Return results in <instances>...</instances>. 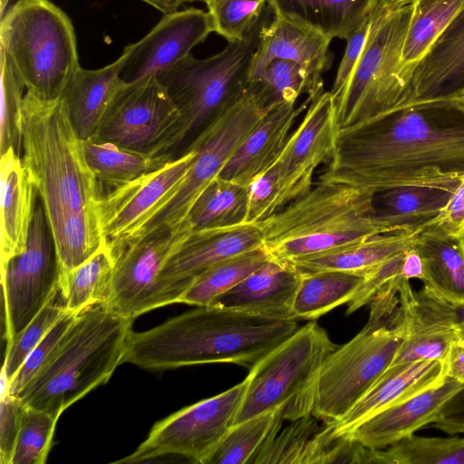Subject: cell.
<instances>
[{
	"instance_id": "6da1fadb",
	"label": "cell",
	"mask_w": 464,
	"mask_h": 464,
	"mask_svg": "<svg viewBox=\"0 0 464 464\" xmlns=\"http://www.w3.org/2000/svg\"><path fill=\"white\" fill-rule=\"evenodd\" d=\"M464 176V115L434 102L339 130L319 180L379 193L404 186L454 191Z\"/></svg>"
},
{
	"instance_id": "7a4b0ae2",
	"label": "cell",
	"mask_w": 464,
	"mask_h": 464,
	"mask_svg": "<svg viewBox=\"0 0 464 464\" xmlns=\"http://www.w3.org/2000/svg\"><path fill=\"white\" fill-rule=\"evenodd\" d=\"M21 158L43 201L62 271H69L102 244V192L61 98L44 101L25 92Z\"/></svg>"
},
{
	"instance_id": "3957f363",
	"label": "cell",
	"mask_w": 464,
	"mask_h": 464,
	"mask_svg": "<svg viewBox=\"0 0 464 464\" xmlns=\"http://www.w3.org/2000/svg\"><path fill=\"white\" fill-rule=\"evenodd\" d=\"M297 329L295 319L198 306L149 330L131 331L122 363L150 371L208 363L251 368Z\"/></svg>"
},
{
	"instance_id": "277c9868",
	"label": "cell",
	"mask_w": 464,
	"mask_h": 464,
	"mask_svg": "<svg viewBox=\"0 0 464 464\" xmlns=\"http://www.w3.org/2000/svg\"><path fill=\"white\" fill-rule=\"evenodd\" d=\"M374 196L368 189L319 180L257 224L264 247L271 258L291 264L398 231L375 214Z\"/></svg>"
},
{
	"instance_id": "5b68a950",
	"label": "cell",
	"mask_w": 464,
	"mask_h": 464,
	"mask_svg": "<svg viewBox=\"0 0 464 464\" xmlns=\"http://www.w3.org/2000/svg\"><path fill=\"white\" fill-rule=\"evenodd\" d=\"M132 323L105 303L84 308L56 353L15 397L59 419L72 404L106 383L122 363Z\"/></svg>"
},
{
	"instance_id": "8992f818",
	"label": "cell",
	"mask_w": 464,
	"mask_h": 464,
	"mask_svg": "<svg viewBox=\"0 0 464 464\" xmlns=\"http://www.w3.org/2000/svg\"><path fill=\"white\" fill-rule=\"evenodd\" d=\"M404 334L398 293L385 289L371 302L364 327L326 357L287 420L311 413L327 426L340 421L389 368Z\"/></svg>"
},
{
	"instance_id": "52a82bcc",
	"label": "cell",
	"mask_w": 464,
	"mask_h": 464,
	"mask_svg": "<svg viewBox=\"0 0 464 464\" xmlns=\"http://www.w3.org/2000/svg\"><path fill=\"white\" fill-rule=\"evenodd\" d=\"M415 0H375L362 54L347 82L332 94L339 130L362 125L402 109L411 82L402 50Z\"/></svg>"
},
{
	"instance_id": "ba28073f",
	"label": "cell",
	"mask_w": 464,
	"mask_h": 464,
	"mask_svg": "<svg viewBox=\"0 0 464 464\" xmlns=\"http://www.w3.org/2000/svg\"><path fill=\"white\" fill-rule=\"evenodd\" d=\"M68 15L49 0H18L1 21V53L26 92L60 99L81 67Z\"/></svg>"
},
{
	"instance_id": "9c48e42d",
	"label": "cell",
	"mask_w": 464,
	"mask_h": 464,
	"mask_svg": "<svg viewBox=\"0 0 464 464\" xmlns=\"http://www.w3.org/2000/svg\"><path fill=\"white\" fill-rule=\"evenodd\" d=\"M270 11L268 6L263 19L245 39L228 43L224 50L205 59L190 53L157 75L180 113L168 148L169 157L188 141V146L222 107L246 87L260 32L269 21Z\"/></svg>"
},
{
	"instance_id": "30bf717a",
	"label": "cell",
	"mask_w": 464,
	"mask_h": 464,
	"mask_svg": "<svg viewBox=\"0 0 464 464\" xmlns=\"http://www.w3.org/2000/svg\"><path fill=\"white\" fill-rule=\"evenodd\" d=\"M336 347L316 322L298 328L250 368L234 425L277 409L288 419Z\"/></svg>"
},
{
	"instance_id": "8fae6325",
	"label": "cell",
	"mask_w": 464,
	"mask_h": 464,
	"mask_svg": "<svg viewBox=\"0 0 464 464\" xmlns=\"http://www.w3.org/2000/svg\"><path fill=\"white\" fill-rule=\"evenodd\" d=\"M268 109L246 85L236 93L186 148L194 149L196 157L178 190L136 237L184 222L198 195L219 176Z\"/></svg>"
},
{
	"instance_id": "7c38bea8",
	"label": "cell",
	"mask_w": 464,
	"mask_h": 464,
	"mask_svg": "<svg viewBox=\"0 0 464 464\" xmlns=\"http://www.w3.org/2000/svg\"><path fill=\"white\" fill-rule=\"evenodd\" d=\"M247 382L185 407L157 421L147 439L115 463L134 464L181 457L204 464L233 427Z\"/></svg>"
},
{
	"instance_id": "4fadbf2b",
	"label": "cell",
	"mask_w": 464,
	"mask_h": 464,
	"mask_svg": "<svg viewBox=\"0 0 464 464\" xmlns=\"http://www.w3.org/2000/svg\"><path fill=\"white\" fill-rule=\"evenodd\" d=\"M61 273L51 227L36 192L26 247L1 264L6 343L48 303L59 286Z\"/></svg>"
},
{
	"instance_id": "5bb4252c",
	"label": "cell",
	"mask_w": 464,
	"mask_h": 464,
	"mask_svg": "<svg viewBox=\"0 0 464 464\" xmlns=\"http://www.w3.org/2000/svg\"><path fill=\"white\" fill-rule=\"evenodd\" d=\"M179 118L167 89L153 75L124 82L92 138L153 156L169 157L168 148Z\"/></svg>"
},
{
	"instance_id": "9a60e30c",
	"label": "cell",
	"mask_w": 464,
	"mask_h": 464,
	"mask_svg": "<svg viewBox=\"0 0 464 464\" xmlns=\"http://www.w3.org/2000/svg\"><path fill=\"white\" fill-rule=\"evenodd\" d=\"M196 150L186 149L161 166L101 194L97 217L112 255L136 237L178 190Z\"/></svg>"
},
{
	"instance_id": "2e32d148",
	"label": "cell",
	"mask_w": 464,
	"mask_h": 464,
	"mask_svg": "<svg viewBox=\"0 0 464 464\" xmlns=\"http://www.w3.org/2000/svg\"><path fill=\"white\" fill-rule=\"evenodd\" d=\"M193 230L187 218L176 227L150 230L116 252L108 307L134 320L163 306L159 290L160 275Z\"/></svg>"
},
{
	"instance_id": "e0dca14e",
	"label": "cell",
	"mask_w": 464,
	"mask_h": 464,
	"mask_svg": "<svg viewBox=\"0 0 464 464\" xmlns=\"http://www.w3.org/2000/svg\"><path fill=\"white\" fill-rule=\"evenodd\" d=\"M338 130L334 98L323 92L310 102L273 165L278 182L276 212L311 190L315 169L332 159Z\"/></svg>"
},
{
	"instance_id": "ac0fdd59",
	"label": "cell",
	"mask_w": 464,
	"mask_h": 464,
	"mask_svg": "<svg viewBox=\"0 0 464 464\" xmlns=\"http://www.w3.org/2000/svg\"><path fill=\"white\" fill-rule=\"evenodd\" d=\"M262 246L263 237L257 224L194 229L160 275L162 305L178 304L195 279L218 263Z\"/></svg>"
},
{
	"instance_id": "d6986e66",
	"label": "cell",
	"mask_w": 464,
	"mask_h": 464,
	"mask_svg": "<svg viewBox=\"0 0 464 464\" xmlns=\"http://www.w3.org/2000/svg\"><path fill=\"white\" fill-rule=\"evenodd\" d=\"M213 32L208 12L188 8L166 14L139 42L125 47L128 54L121 72L125 83L157 76L190 54Z\"/></svg>"
},
{
	"instance_id": "ffe728a7",
	"label": "cell",
	"mask_w": 464,
	"mask_h": 464,
	"mask_svg": "<svg viewBox=\"0 0 464 464\" xmlns=\"http://www.w3.org/2000/svg\"><path fill=\"white\" fill-rule=\"evenodd\" d=\"M397 292L405 334L389 367L420 360L445 362L459 327L456 307L423 289L413 291L410 280L402 277Z\"/></svg>"
},
{
	"instance_id": "44dd1931",
	"label": "cell",
	"mask_w": 464,
	"mask_h": 464,
	"mask_svg": "<svg viewBox=\"0 0 464 464\" xmlns=\"http://www.w3.org/2000/svg\"><path fill=\"white\" fill-rule=\"evenodd\" d=\"M332 39L313 28L274 15L263 26L249 68L247 82L273 60H286L304 68L315 92L323 91V74L330 66Z\"/></svg>"
},
{
	"instance_id": "7402d4cb",
	"label": "cell",
	"mask_w": 464,
	"mask_h": 464,
	"mask_svg": "<svg viewBox=\"0 0 464 464\" xmlns=\"http://www.w3.org/2000/svg\"><path fill=\"white\" fill-rule=\"evenodd\" d=\"M463 386L446 376L441 382L381 411L342 436L370 449L391 446L433 423L444 404Z\"/></svg>"
},
{
	"instance_id": "603a6c76",
	"label": "cell",
	"mask_w": 464,
	"mask_h": 464,
	"mask_svg": "<svg viewBox=\"0 0 464 464\" xmlns=\"http://www.w3.org/2000/svg\"><path fill=\"white\" fill-rule=\"evenodd\" d=\"M464 91V7L413 70L403 107L445 102Z\"/></svg>"
},
{
	"instance_id": "cb8c5ba5",
	"label": "cell",
	"mask_w": 464,
	"mask_h": 464,
	"mask_svg": "<svg viewBox=\"0 0 464 464\" xmlns=\"http://www.w3.org/2000/svg\"><path fill=\"white\" fill-rule=\"evenodd\" d=\"M307 98L299 107L284 102L270 107L227 163L219 177L246 187L270 169L281 155L290 130L310 104Z\"/></svg>"
},
{
	"instance_id": "d4e9b609",
	"label": "cell",
	"mask_w": 464,
	"mask_h": 464,
	"mask_svg": "<svg viewBox=\"0 0 464 464\" xmlns=\"http://www.w3.org/2000/svg\"><path fill=\"white\" fill-rule=\"evenodd\" d=\"M445 377V362L439 360L389 367L343 419L325 426L335 437L344 435L381 411L422 392Z\"/></svg>"
},
{
	"instance_id": "484cf974",
	"label": "cell",
	"mask_w": 464,
	"mask_h": 464,
	"mask_svg": "<svg viewBox=\"0 0 464 464\" xmlns=\"http://www.w3.org/2000/svg\"><path fill=\"white\" fill-rule=\"evenodd\" d=\"M300 280L301 274L295 267L271 258L211 304L271 318L295 319L292 308Z\"/></svg>"
},
{
	"instance_id": "4316f807",
	"label": "cell",
	"mask_w": 464,
	"mask_h": 464,
	"mask_svg": "<svg viewBox=\"0 0 464 464\" xmlns=\"http://www.w3.org/2000/svg\"><path fill=\"white\" fill-rule=\"evenodd\" d=\"M127 54L124 48L115 62L100 69L80 67L61 97L72 127L82 141L95 135L115 94L124 84L121 72Z\"/></svg>"
},
{
	"instance_id": "83f0119b",
	"label": "cell",
	"mask_w": 464,
	"mask_h": 464,
	"mask_svg": "<svg viewBox=\"0 0 464 464\" xmlns=\"http://www.w3.org/2000/svg\"><path fill=\"white\" fill-rule=\"evenodd\" d=\"M0 264L26 247L36 190L14 149L0 154Z\"/></svg>"
},
{
	"instance_id": "f1b7e54d",
	"label": "cell",
	"mask_w": 464,
	"mask_h": 464,
	"mask_svg": "<svg viewBox=\"0 0 464 464\" xmlns=\"http://www.w3.org/2000/svg\"><path fill=\"white\" fill-rule=\"evenodd\" d=\"M414 246L424 264L423 290L454 307H464V243L423 227Z\"/></svg>"
},
{
	"instance_id": "f546056e",
	"label": "cell",
	"mask_w": 464,
	"mask_h": 464,
	"mask_svg": "<svg viewBox=\"0 0 464 464\" xmlns=\"http://www.w3.org/2000/svg\"><path fill=\"white\" fill-rule=\"evenodd\" d=\"M375 0H268L274 14L333 38L347 40L368 18Z\"/></svg>"
},
{
	"instance_id": "4dcf8cb0",
	"label": "cell",
	"mask_w": 464,
	"mask_h": 464,
	"mask_svg": "<svg viewBox=\"0 0 464 464\" xmlns=\"http://www.w3.org/2000/svg\"><path fill=\"white\" fill-rule=\"evenodd\" d=\"M422 228L377 235L349 246L297 260L289 265L301 274L339 270L364 275L412 247Z\"/></svg>"
},
{
	"instance_id": "1f68e13d",
	"label": "cell",
	"mask_w": 464,
	"mask_h": 464,
	"mask_svg": "<svg viewBox=\"0 0 464 464\" xmlns=\"http://www.w3.org/2000/svg\"><path fill=\"white\" fill-rule=\"evenodd\" d=\"M453 192L420 186L388 189L375 194V214L399 231L416 230L440 213Z\"/></svg>"
},
{
	"instance_id": "d6a6232c",
	"label": "cell",
	"mask_w": 464,
	"mask_h": 464,
	"mask_svg": "<svg viewBox=\"0 0 464 464\" xmlns=\"http://www.w3.org/2000/svg\"><path fill=\"white\" fill-rule=\"evenodd\" d=\"M316 417L307 414L279 431L278 423L250 463H321L327 432Z\"/></svg>"
},
{
	"instance_id": "836d02e7",
	"label": "cell",
	"mask_w": 464,
	"mask_h": 464,
	"mask_svg": "<svg viewBox=\"0 0 464 464\" xmlns=\"http://www.w3.org/2000/svg\"><path fill=\"white\" fill-rule=\"evenodd\" d=\"M363 279L364 275L339 270L301 274L292 308L295 319H316L347 304Z\"/></svg>"
},
{
	"instance_id": "e575fe53",
	"label": "cell",
	"mask_w": 464,
	"mask_h": 464,
	"mask_svg": "<svg viewBox=\"0 0 464 464\" xmlns=\"http://www.w3.org/2000/svg\"><path fill=\"white\" fill-rule=\"evenodd\" d=\"M115 259L102 241L99 249L76 267L61 273L60 286L66 299V311L77 314L98 303H107Z\"/></svg>"
},
{
	"instance_id": "d590c367",
	"label": "cell",
	"mask_w": 464,
	"mask_h": 464,
	"mask_svg": "<svg viewBox=\"0 0 464 464\" xmlns=\"http://www.w3.org/2000/svg\"><path fill=\"white\" fill-rule=\"evenodd\" d=\"M463 7L464 0H415L401 58L411 83L416 65Z\"/></svg>"
},
{
	"instance_id": "8d00e7d4",
	"label": "cell",
	"mask_w": 464,
	"mask_h": 464,
	"mask_svg": "<svg viewBox=\"0 0 464 464\" xmlns=\"http://www.w3.org/2000/svg\"><path fill=\"white\" fill-rule=\"evenodd\" d=\"M87 163L100 183L112 188L157 169L172 159L131 150L94 138L82 141Z\"/></svg>"
},
{
	"instance_id": "74e56055",
	"label": "cell",
	"mask_w": 464,
	"mask_h": 464,
	"mask_svg": "<svg viewBox=\"0 0 464 464\" xmlns=\"http://www.w3.org/2000/svg\"><path fill=\"white\" fill-rule=\"evenodd\" d=\"M246 187L217 177L192 205L188 219L195 230L220 228L246 223Z\"/></svg>"
},
{
	"instance_id": "f35d334b",
	"label": "cell",
	"mask_w": 464,
	"mask_h": 464,
	"mask_svg": "<svg viewBox=\"0 0 464 464\" xmlns=\"http://www.w3.org/2000/svg\"><path fill=\"white\" fill-rule=\"evenodd\" d=\"M363 463L464 464V437L412 434L383 449L366 448Z\"/></svg>"
},
{
	"instance_id": "ab89813d",
	"label": "cell",
	"mask_w": 464,
	"mask_h": 464,
	"mask_svg": "<svg viewBox=\"0 0 464 464\" xmlns=\"http://www.w3.org/2000/svg\"><path fill=\"white\" fill-rule=\"evenodd\" d=\"M270 259L264 246L225 259L196 278L178 303L210 305Z\"/></svg>"
},
{
	"instance_id": "60d3db41",
	"label": "cell",
	"mask_w": 464,
	"mask_h": 464,
	"mask_svg": "<svg viewBox=\"0 0 464 464\" xmlns=\"http://www.w3.org/2000/svg\"><path fill=\"white\" fill-rule=\"evenodd\" d=\"M283 420V409H277L234 425L204 464L250 463L273 429Z\"/></svg>"
},
{
	"instance_id": "b9f144b4",
	"label": "cell",
	"mask_w": 464,
	"mask_h": 464,
	"mask_svg": "<svg viewBox=\"0 0 464 464\" xmlns=\"http://www.w3.org/2000/svg\"><path fill=\"white\" fill-rule=\"evenodd\" d=\"M246 86L267 108L296 102L302 93H306L310 101L318 96L307 72L286 60H273Z\"/></svg>"
},
{
	"instance_id": "7bdbcfd3",
	"label": "cell",
	"mask_w": 464,
	"mask_h": 464,
	"mask_svg": "<svg viewBox=\"0 0 464 464\" xmlns=\"http://www.w3.org/2000/svg\"><path fill=\"white\" fill-rule=\"evenodd\" d=\"M66 312L65 295L59 284L44 307L13 341L6 343L2 369L9 382L30 353Z\"/></svg>"
},
{
	"instance_id": "ee69618b",
	"label": "cell",
	"mask_w": 464,
	"mask_h": 464,
	"mask_svg": "<svg viewBox=\"0 0 464 464\" xmlns=\"http://www.w3.org/2000/svg\"><path fill=\"white\" fill-rule=\"evenodd\" d=\"M213 32L228 43L245 39L260 23L268 0H206Z\"/></svg>"
},
{
	"instance_id": "f6af8a7d",
	"label": "cell",
	"mask_w": 464,
	"mask_h": 464,
	"mask_svg": "<svg viewBox=\"0 0 464 464\" xmlns=\"http://www.w3.org/2000/svg\"><path fill=\"white\" fill-rule=\"evenodd\" d=\"M59 419L26 406L11 464H44Z\"/></svg>"
},
{
	"instance_id": "bcb514c9",
	"label": "cell",
	"mask_w": 464,
	"mask_h": 464,
	"mask_svg": "<svg viewBox=\"0 0 464 464\" xmlns=\"http://www.w3.org/2000/svg\"><path fill=\"white\" fill-rule=\"evenodd\" d=\"M24 88L7 61L2 56L0 154L12 148L21 156Z\"/></svg>"
},
{
	"instance_id": "7dc6e473",
	"label": "cell",
	"mask_w": 464,
	"mask_h": 464,
	"mask_svg": "<svg viewBox=\"0 0 464 464\" xmlns=\"http://www.w3.org/2000/svg\"><path fill=\"white\" fill-rule=\"evenodd\" d=\"M77 314L66 312L55 323L10 381L8 394L17 396L20 391L56 353Z\"/></svg>"
},
{
	"instance_id": "c3c4849f",
	"label": "cell",
	"mask_w": 464,
	"mask_h": 464,
	"mask_svg": "<svg viewBox=\"0 0 464 464\" xmlns=\"http://www.w3.org/2000/svg\"><path fill=\"white\" fill-rule=\"evenodd\" d=\"M246 223L258 224L276 212L277 172L274 166L256 177L247 186Z\"/></svg>"
},
{
	"instance_id": "681fc988",
	"label": "cell",
	"mask_w": 464,
	"mask_h": 464,
	"mask_svg": "<svg viewBox=\"0 0 464 464\" xmlns=\"http://www.w3.org/2000/svg\"><path fill=\"white\" fill-rule=\"evenodd\" d=\"M405 252L386 260L364 274L362 283L347 303V314L371 304L382 291L392 285L401 274Z\"/></svg>"
},
{
	"instance_id": "f907efd6",
	"label": "cell",
	"mask_w": 464,
	"mask_h": 464,
	"mask_svg": "<svg viewBox=\"0 0 464 464\" xmlns=\"http://www.w3.org/2000/svg\"><path fill=\"white\" fill-rule=\"evenodd\" d=\"M0 462L11 464L26 405L15 396H0Z\"/></svg>"
},
{
	"instance_id": "816d5d0a",
	"label": "cell",
	"mask_w": 464,
	"mask_h": 464,
	"mask_svg": "<svg viewBox=\"0 0 464 464\" xmlns=\"http://www.w3.org/2000/svg\"><path fill=\"white\" fill-rule=\"evenodd\" d=\"M425 226L459 237L464 229V176L447 205Z\"/></svg>"
},
{
	"instance_id": "f5cc1de1",
	"label": "cell",
	"mask_w": 464,
	"mask_h": 464,
	"mask_svg": "<svg viewBox=\"0 0 464 464\" xmlns=\"http://www.w3.org/2000/svg\"><path fill=\"white\" fill-rule=\"evenodd\" d=\"M371 14V13H370ZM370 24V15L358 29L346 40L347 45L339 64L333 87L332 94L338 92L349 79L365 44Z\"/></svg>"
},
{
	"instance_id": "db71d44e",
	"label": "cell",
	"mask_w": 464,
	"mask_h": 464,
	"mask_svg": "<svg viewBox=\"0 0 464 464\" xmlns=\"http://www.w3.org/2000/svg\"><path fill=\"white\" fill-rule=\"evenodd\" d=\"M433 424L450 435L464 434V386L444 404Z\"/></svg>"
},
{
	"instance_id": "11a10c76",
	"label": "cell",
	"mask_w": 464,
	"mask_h": 464,
	"mask_svg": "<svg viewBox=\"0 0 464 464\" xmlns=\"http://www.w3.org/2000/svg\"><path fill=\"white\" fill-rule=\"evenodd\" d=\"M446 376L464 383V326L459 325L445 362Z\"/></svg>"
},
{
	"instance_id": "9f6ffc18",
	"label": "cell",
	"mask_w": 464,
	"mask_h": 464,
	"mask_svg": "<svg viewBox=\"0 0 464 464\" xmlns=\"http://www.w3.org/2000/svg\"><path fill=\"white\" fill-rule=\"evenodd\" d=\"M400 276L407 280L419 279L422 281L424 277L423 260L414 246L405 252Z\"/></svg>"
},
{
	"instance_id": "6f0895ef",
	"label": "cell",
	"mask_w": 464,
	"mask_h": 464,
	"mask_svg": "<svg viewBox=\"0 0 464 464\" xmlns=\"http://www.w3.org/2000/svg\"><path fill=\"white\" fill-rule=\"evenodd\" d=\"M154 7L162 14H169L178 11L179 7L186 3L206 2V0H140Z\"/></svg>"
},
{
	"instance_id": "680465c9",
	"label": "cell",
	"mask_w": 464,
	"mask_h": 464,
	"mask_svg": "<svg viewBox=\"0 0 464 464\" xmlns=\"http://www.w3.org/2000/svg\"><path fill=\"white\" fill-rule=\"evenodd\" d=\"M441 102L454 106L464 115V91L453 96L452 98Z\"/></svg>"
},
{
	"instance_id": "91938a15",
	"label": "cell",
	"mask_w": 464,
	"mask_h": 464,
	"mask_svg": "<svg viewBox=\"0 0 464 464\" xmlns=\"http://www.w3.org/2000/svg\"><path fill=\"white\" fill-rule=\"evenodd\" d=\"M456 313L458 315L459 325L464 326V307H456Z\"/></svg>"
},
{
	"instance_id": "94428289",
	"label": "cell",
	"mask_w": 464,
	"mask_h": 464,
	"mask_svg": "<svg viewBox=\"0 0 464 464\" xmlns=\"http://www.w3.org/2000/svg\"><path fill=\"white\" fill-rule=\"evenodd\" d=\"M459 237L461 238V240H462V241H463V243H464V231L461 233V235H460V237Z\"/></svg>"
}]
</instances>
